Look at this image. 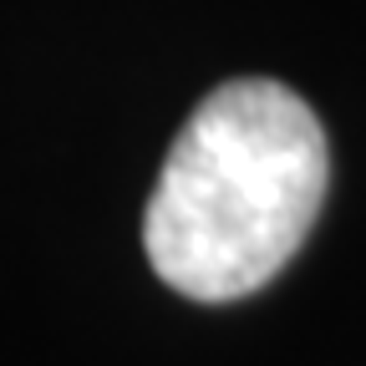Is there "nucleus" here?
Wrapping results in <instances>:
<instances>
[{
    "instance_id": "1",
    "label": "nucleus",
    "mask_w": 366,
    "mask_h": 366,
    "mask_svg": "<svg viewBox=\"0 0 366 366\" xmlns=\"http://www.w3.org/2000/svg\"><path fill=\"white\" fill-rule=\"evenodd\" d=\"M326 132L280 81H224L173 137L143 214L163 285L224 305L290 264L326 199Z\"/></svg>"
}]
</instances>
